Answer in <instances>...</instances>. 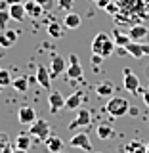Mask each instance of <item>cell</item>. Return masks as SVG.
<instances>
[{"instance_id": "14", "label": "cell", "mask_w": 149, "mask_h": 153, "mask_svg": "<svg viewBox=\"0 0 149 153\" xmlns=\"http://www.w3.org/2000/svg\"><path fill=\"white\" fill-rule=\"evenodd\" d=\"M8 12H10V17H12L13 21H17V23L25 21V17H27L25 4H12V6H8Z\"/></svg>"}, {"instance_id": "34", "label": "cell", "mask_w": 149, "mask_h": 153, "mask_svg": "<svg viewBox=\"0 0 149 153\" xmlns=\"http://www.w3.org/2000/svg\"><path fill=\"white\" fill-rule=\"evenodd\" d=\"M96 4H98L99 8H107V4H109V0H96Z\"/></svg>"}, {"instance_id": "11", "label": "cell", "mask_w": 149, "mask_h": 153, "mask_svg": "<svg viewBox=\"0 0 149 153\" xmlns=\"http://www.w3.org/2000/svg\"><path fill=\"white\" fill-rule=\"evenodd\" d=\"M67 71V63L65 59L61 56H52V61H50V76L52 79H56L57 75L65 73Z\"/></svg>"}, {"instance_id": "2", "label": "cell", "mask_w": 149, "mask_h": 153, "mask_svg": "<svg viewBox=\"0 0 149 153\" xmlns=\"http://www.w3.org/2000/svg\"><path fill=\"white\" fill-rule=\"evenodd\" d=\"M105 109H107V113L111 117H124V115L130 111V103L122 96H111L109 102L105 103Z\"/></svg>"}, {"instance_id": "31", "label": "cell", "mask_w": 149, "mask_h": 153, "mask_svg": "<svg viewBox=\"0 0 149 153\" xmlns=\"http://www.w3.org/2000/svg\"><path fill=\"white\" fill-rule=\"evenodd\" d=\"M103 59H105L103 56H99V54H92V63H94L96 67L102 65V63H103Z\"/></svg>"}, {"instance_id": "13", "label": "cell", "mask_w": 149, "mask_h": 153, "mask_svg": "<svg viewBox=\"0 0 149 153\" xmlns=\"http://www.w3.org/2000/svg\"><path fill=\"white\" fill-rule=\"evenodd\" d=\"M147 31L149 29L145 27V25H132L130 29H128V35H130V40H134V42H142V40H145L147 38Z\"/></svg>"}, {"instance_id": "39", "label": "cell", "mask_w": 149, "mask_h": 153, "mask_svg": "<svg viewBox=\"0 0 149 153\" xmlns=\"http://www.w3.org/2000/svg\"><path fill=\"white\" fill-rule=\"evenodd\" d=\"M8 6H12V4H23V0H6Z\"/></svg>"}, {"instance_id": "41", "label": "cell", "mask_w": 149, "mask_h": 153, "mask_svg": "<svg viewBox=\"0 0 149 153\" xmlns=\"http://www.w3.org/2000/svg\"><path fill=\"white\" fill-rule=\"evenodd\" d=\"M145 12H149V0H145Z\"/></svg>"}, {"instance_id": "33", "label": "cell", "mask_w": 149, "mask_h": 153, "mask_svg": "<svg viewBox=\"0 0 149 153\" xmlns=\"http://www.w3.org/2000/svg\"><path fill=\"white\" fill-rule=\"evenodd\" d=\"M6 146H8V134L6 132H0V149L6 147Z\"/></svg>"}, {"instance_id": "12", "label": "cell", "mask_w": 149, "mask_h": 153, "mask_svg": "<svg viewBox=\"0 0 149 153\" xmlns=\"http://www.w3.org/2000/svg\"><path fill=\"white\" fill-rule=\"evenodd\" d=\"M36 82L42 86L44 90L52 88V76H50V69H46L44 65L36 67Z\"/></svg>"}, {"instance_id": "28", "label": "cell", "mask_w": 149, "mask_h": 153, "mask_svg": "<svg viewBox=\"0 0 149 153\" xmlns=\"http://www.w3.org/2000/svg\"><path fill=\"white\" fill-rule=\"evenodd\" d=\"M13 80H12V75H10L8 69H0V86L2 88H6V86H10Z\"/></svg>"}, {"instance_id": "21", "label": "cell", "mask_w": 149, "mask_h": 153, "mask_svg": "<svg viewBox=\"0 0 149 153\" xmlns=\"http://www.w3.org/2000/svg\"><path fill=\"white\" fill-rule=\"evenodd\" d=\"M113 40H115V44L117 46H121V48H124L128 44V42H130V35H128V33H124V31H121V29H113Z\"/></svg>"}, {"instance_id": "46", "label": "cell", "mask_w": 149, "mask_h": 153, "mask_svg": "<svg viewBox=\"0 0 149 153\" xmlns=\"http://www.w3.org/2000/svg\"><path fill=\"white\" fill-rule=\"evenodd\" d=\"M147 90H149V88H147Z\"/></svg>"}, {"instance_id": "37", "label": "cell", "mask_w": 149, "mask_h": 153, "mask_svg": "<svg viewBox=\"0 0 149 153\" xmlns=\"http://www.w3.org/2000/svg\"><path fill=\"white\" fill-rule=\"evenodd\" d=\"M0 153H13V147H10V143L6 147H2V149H0Z\"/></svg>"}, {"instance_id": "26", "label": "cell", "mask_w": 149, "mask_h": 153, "mask_svg": "<svg viewBox=\"0 0 149 153\" xmlns=\"http://www.w3.org/2000/svg\"><path fill=\"white\" fill-rule=\"evenodd\" d=\"M63 29H65V27L61 25V23L52 21L50 25H48V35H50L52 38H61V36L65 35V33H63Z\"/></svg>"}, {"instance_id": "8", "label": "cell", "mask_w": 149, "mask_h": 153, "mask_svg": "<svg viewBox=\"0 0 149 153\" xmlns=\"http://www.w3.org/2000/svg\"><path fill=\"white\" fill-rule=\"evenodd\" d=\"M17 38H19V33L16 29H4V31H0V46L12 48L17 42Z\"/></svg>"}, {"instance_id": "4", "label": "cell", "mask_w": 149, "mask_h": 153, "mask_svg": "<svg viewBox=\"0 0 149 153\" xmlns=\"http://www.w3.org/2000/svg\"><path fill=\"white\" fill-rule=\"evenodd\" d=\"M29 134L31 136L38 138V140H46L48 136H50V123L44 121V119H36L33 124H29Z\"/></svg>"}, {"instance_id": "27", "label": "cell", "mask_w": 149, "mask_h": 153, "mask_svg": "<svg viewBox=\"0 0 149 153\" xmlns=\"http://www.w3.org/2000/svg\"><path fill=\"white\" fill-rule=\"evenodd\" d=\"M16 147L29 151V147H31V134H19L16 138Z\"/></svg>"}, {"instance_id": "15", "label": "cell", "mask_w": 149, "mask_h": 153, "mask_svg": "<svg viewBox=\"0 0 149 153\" xmlns=\"http://www.w3.org/2000/svg\"><path fill=\"white\" fill-rule=\"evenodd\" d=\"M25 12H27V17L36 19V17H40L42 13H44V8H42L36 0H27L25 2Z\"/></svg>"}, {"instance_id": "7", "label": "cell", "mask_w": 149, "mask_h": 153, "mask_svg": "<svg viewBox=\"0 0 149 153\" xmlns=\"http://www.w3.org/2000/svg\"><path fill=\"white\" fill-rule=\"evenodd\" d=\"M17 121L21 124H33L36 121V111L31 105H21L17 109Z\"/></svg>"}, {"instance_id": "10", "label": "cell", "mask_w": 149, "mask_h": 153, "mask_svg": "<svg viewBox=\"0 0 149 153\" xmlns=\"http://www.w3.org/2000/svg\"><path fill=\"white\" fill-rule=\"evenodd\" d=\"M71 146L73 147H79V149H84V151H92V142H90L88 134L84 132H79L71 138Z\"/></svg>"}, {"instance_id": "1", "label": "cell", "mask_w": 149, "mask_h": 153, "mask_svg": "<svg viewBox=\"0 0 149 153\" xmlns=\"http://www.w3.org/2000/svg\"><path fill=\"white\" fill-rule=\"evenodd\" d=\"M117 50V44H115L113 36L107 35V33H98L92 40V54H99L103 57H109L113 56V52Z\"/></svg>"}, {"instance_id": "18", "label": "cell", "mask_w": 149, "mask_h": 153, "mask_svg": "<svg viewBox=\"0 0 149 153\" xmlns=\"http://www.w3.org/2000/svg\"><path fill=\"white\" fill-rule=\"evenodd\" d=\"M124 50H126V54L128 56H132L134 59H142L143 56V48H142V42H134V40H130L126 46H124Z\"/></svg>"}, {"instance_id": "19", "label": "cell", "mask_w": 149, "mask_h": 153, "mask_svg": "<svg viewBox=\"0 0 149 153\" xmlns=\"http://www.w3.org/2000/svg\"><path fill=\"white\" fill-rule=\"evenodd\" d=\"M44 146H46V149L50 153H59L63 149V142H61V138H57V136H48L44 140Z\"/></svg>"}, {"instance_id": "25", "label": "cell", "mask_w": 149, "mask_h": 153, "mask_svg": "<svg viewBox=\"0 0 149 153\" xmlns=\"http://www.w3.org/2000/svg\"><path fill=\"white\" fill-rule=\"evenodd\" d=\"M12 86H13V90H16V92L25 94L27 90H29V79H27V76H17V79H13Z\"/></svg>"}, {"instance_id": "35", "label": "cell", "mask_w": 149, "mask_h": 153, "mask_svg": "<svg viewBox=\"0 0 149 153\" xmlns=\"http://www.w3.org/2000/svg\"><path fill=\"white\" fill-rule=\"evenodd\" d=\"M69 63H79V56H76V54H71L69 56Z\"/></svg>"}, {"instance_id": "43", "label": "cell", "mask_w": 149, "mask_h": 153, "mask_svg": "<svg viewBox=\"0 0 149 153\" xmlns=\"http://www.w3.org/2000/svg\"><path fill=\"white\" fill-rule=\"evenodd\" d=\"M147 40H149V31H147Z\"/></svg>"}, {"instance_id": "9", "label": "cell", "mask_w": 149, "mask_h": 153, "mask_svg": "<svg viewBox=\"0 0 149 153\" xmlns=\"http://www.w3.org/2000/svg\"><path fill=\"white\" fill-rule=\"evenodd\" d=\"M48 105H50L52 113H57V111H61V109H65V98L61 96V92L52 90L50 96H48Z\"/></svg>"}, {"instance_id": "5", "label": "cell", "mask_w": 149, "mask_h": 153, "mask_svg": "<svg viewBox=\"0 0 149 153\" xmlns=\"http://www.w3.org/2000/svg\"><path fill=\"white\" fill-rule=\"evenodd\" d=\"M122 84L124 88L128 90L130 94H138L140 92V76L136 73H132V69H124V79H122Z\"/></svg>"}, {"instance_id": "40", "label": "cell", "mask_w": 149, "mask_h": 153, "mask_svg": "<svg viewBox=\"0 0 149 153\" xmlns=\"http://www.w3.org/2000/svg\"><path fill=\"white\" fill-rule=\"evenodd\" d=\"M13 153H27V149H19V147H16V149H13Z\"/></svg>"}, {"instance_id": "6", "label": "cell", "mask_w": 149, "mask_h": 153, "mask_svg": "<svg viewBox=\"0 0 149 153\" xmlns=\"http://www.w3.org/2000/svg\"><path fill=\"white\" fill-rule=\"evenodd\" d=\"M90 123H92V113L88 111V109H76V117L75 121L69 123V128L73 130V128H79V126H90Z\"/></svg>"}, {"instance_id": "42", "label": "cell", "mask_w": 149, "mask_h": 153, "mask_svg": "<svg viewBox=\"0 0 149 153\" xmlns=\"http://www.w3.org/2000/svg\"><path fill=\"white\" fill-rule=\"evenodd\" d=\"M145 146H147V153H149V143H145Z\"/></svg>"}, {"instance_id": "23", "label": "cell", "mask_w": 149, "mask_h": 153, "mask_svg": "<svg viewBox=\"0 0 149 153\" xmlns=\"http://www.w3.org/2000/svg\"><path fill=\"white\" fill-rule=\"evenodd\" d=\"M67 76L69 79H75V80H80L84 75V69L80 67V63H69V67H67Z\"/></svg>"}, {"instance_id": "36", "label": "cell", "mask_w": 149, "mask_h": 153, "mask_svg": "<svg viewBox=\"0 0 149 153\" xmlns=\"http://www.w3.org/2000/svg\"><path fill=\"white\" fill-rule=\"evenodd\" d=\"M142 48H143V54L149 56V42H142Z\"/></svg>"}, {"instance_id": "45", "label": "cell", "mask_w": 149, "mask_h": 153, "mask_svg": "<svg viewBox=\"0 0 149 153\" xmlns=\"http://www.w3.org/2000/svg\"><path fill=\"white\" fill-rule=\"evenodd\" d=\"M0 92H2V86H0Z\"/></svg>"}, {"instance_id": "24", "label": "cell", "mask_w": 149, "mask_h": 153, "mask_svg": "<svg viewBox=\"0 0 149 153\" xmlns=\"http://www.w3.org/2000/svg\"><path fill=\"white\" fill-rule=\"evenodd\" d=\"M126 153H147V146L140 140H132L126 143Z\"/></svg>"}, {"instance_id": "17", "label": "cell", "mask_w": 149, "mask_h": 153, "mask_svg": "<svg viewBox=\"0 0 149 153\" xmlns=\"http://www.w3.org/2000/svg\"><path fill=\"white\" fill-rule=\"evenodd\" d=\"M115 92V84L111 80H103V82H99L96 86V94L99 96V98H111Z\"/></svg>"}, {"instance_id": "29", "label": "cell", "mask_w": 149, "mask_h": 153, "mask_svg": "<svg viewBox=\"0 0 149 153\" xmlns=\"http://www.w3.org/2000/svg\"><path fill=\"white\" fill-rule=\"evenodd\" d=\"M10 12L4 8H0V31H4V29H8V21H10Z\"/></svg>"}, {"instance_id": "20", "label": "cell", "mask_w": 149, "mask_h": 153, "mask_svg": "<svg viewBox=\"0 0 149 153\" xmlns=\"http://www.w3.org/2000/svg\"><path fill=\"white\" fill-rule=\"evenodd\" d=\"M80 21H82V19H80L79 13H75V12H67V16L63 17V27L73 31V29H79V27H80Z\"/></svg>"}, {"instance_id": "22", "label": "cell", "mask_w": 149, "mask_h": 153, "mask_svg": "<svg viewBox=\"0 0 149 153\" xmlns=\"http://www.w3.org/2000/svg\"><path fill=\"white\" fill-rule=\"evenodd\" d=\"M98 136H99V140H111V138L115 136L113 126L109 123H102L98 126Z\"/></svg>"}, {"instance_id": "3", "label": "cell", "mask_w": 149, "mask_h": 153, "mask_svg": "<svg viewBox=\"0 0 149 153\" xmlns=\"http://www.w3.org/2000/svg\"><path fill=\"white\" fill-rule=\"evenodd\" d=\"M119 6V13H124V16H142L145 12V0H115Z\"/></svg>"}, {"instance_id": "38", "label": "cell", "mask_w": 149, "mask_h": 153, "mask_svg": "<svg viewBox=\"0 0 149 153\" xmlns=\"http://www.w3.org/2000/svg\"><path fill=\"white\" fill-rule=\"evenodd\" d=\"M143 102H145V105L149 107V90H145V92H143Z\"/></svg>"}, {"instance_id": "32", "label": "cell", "mask_w": 149, "mask_h": 153, "mask_svg": "<svg viewBox=\"0 0 149 153\" xmlns=\"http://www.w3.org/2000/svg\"><path fill=\"white\" fill-rule=\"evenodd\" d=\"M36 2L40 4L42 8H44V12H46V10H50L52 6H54V2H52V0H36Z\"/></svg>"}, {"instance_id": "16", "label": "cell", "mask_w": 149, "mask_h": 153, "mask_svg": "<svg viewBox=\"0 0 149 153\" xmlns=\"http://www.w3.org/2000/svg\"><path fill=\"white\" fill-rule=\"evenodd\" d=\"M82 107V94L80 92H73L69 98H65V109L69 111H76Z\"/></svg>"}, {"instance_id": "44", "label": "cell", "mask_w": 149, "mask_h": 153, "mask_svg": "<svg viewBox=\"0 0 149 153\" xmlns=\"http://www.w3.org/2000/svg\"><path fill=\"white\" fill-rule=\"evenodd\" d=\"M147 75H149V67H147Z\"/></svg>"}, {"instance_id": "30", "label": "cell", "mask_w": 149, "mask_h": 153, "mask_svg": "<svg viewBox=\"0 0 149 153\" xmlns=\"http://www.w3.org/2000/svg\"><path fill=\"white\" fill-rule=\"evenodd\" d=\"M73 4H75V0H57V6L61 10H65V12H71V10H73Z\"/></svg>"}]
</instances>
